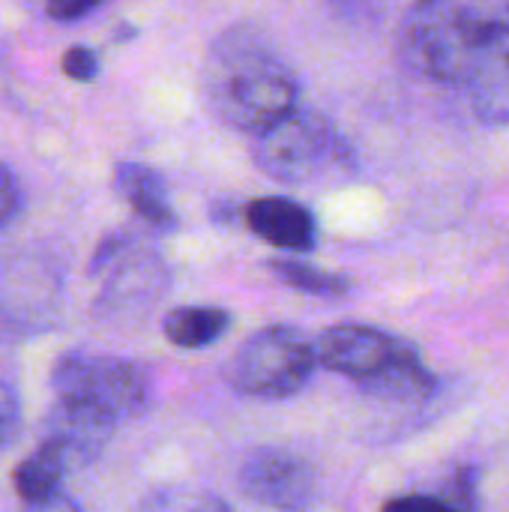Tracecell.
Instances as JSON below:
<instances>
[{
    "mask_svg": "<svg viewBox=\"0 0 509 512\" xmlns=\"http://www.w3.org/2000/svg\"><path fill=\"white\" fill-rule=\"evenodd\" d=\"M381 512H462L453 501L438 495H402L387 501Z\"/></svg>",
    "mask_w": 509,
    "mask_h": 512,
    "instance_id": "16",
    "label": "cell"
},
{
    "mask_svg": "<svg viewBox=\"0 0 509 512\" xmlns=\"http://www.w3.org/2000/svg\"><path fill=\"white\" fill-rule=\"evenodd\" d=\"M21 207V186H18V177L12 174L9 165L0 162V228L18 213Z\"/></svg>",
    "mask_w": 509,
    "mask_h": 512,
    "instance_id": "18",
    "label": "cell"
},
{
    "mask_svg": "<svg viewBox=\"0 0 509 512\" xmlns=\"http://www.w3.org/2000/svg\"><path fill=\"white\" fill-rule=\"evenodd\" d=\"M312 342L294 327H264L231 357L228 378L234 390L252 399H288L315 375Z\"/></svg>",
    "mask_w": 509,
    "mask_h": 512,
    "instance_id": "5",
    "label": "cell"
},
{
    "mask_svg": "<svg viewBox=\"0 0 509 512\" xmlns=\"http://www.w3.org/2000/svg\"><path fill=\"white\" fill-rule=\"evenodd\" d=\"M315 363L351 378L357 387H366L378 375H384L390 366L420 354L417 345H411L402 336H393L387 330L369 327V324H336L327 327L315 342Z\"/></svg>",
    "mask_w": 509,
    "mask_h": 512,
    "instance_id": "6",
    "label": "cell"
},
{
    "mask_svg": "<svg viewBox=\"0 0 509 512\" xmlns=\"http://www.w3.org/2000/svg\"><path fill=\"white\" fill-rule=\"evenodd\" d=\"M237 486L249 501L261 507L297 512L315 495V471L306 459L288 450L261 447L243 459Z\"/></svg>",
    "mask_w": 509,
    "mask_h": 512,
    "instance_id": "7",
    "label": "cell"
},
{
    "mask_svg": "<svg viewBox=\"0 0 509 512\" xmlns=\"http://www.w3.org/2000/svg\"><path fill=\"white\" fill-rule=\"evenodd\" d=\"M18 423H21V417H18V399H15V393L6 384H0V450H6L15 441Z\"/></svg>",
    "mask_w": 509,
    "mask_h": 512,
    "instance_id": "17",
    "label": "cell"
},
{
    "mask_svg": "<svg viewBox=\"0 0 509 512\" xmlns=\"http://www.w3.org/2000/svg\"><path fill=\"white\" fill-rule=\"evenodd\" d=\"M363 393L384 399V402H396V405H420L429 402L438 390V378L432 375V369L423 363L420 354L390 366L384 375H378L375 381H369L366 387H360Z\"/></svg>",
    "mask_w": 509,
    "mask_h": 512,
    "instance_id": "11",
    "label": "cell"
},
{
    "mask_svg": "<svg viewBox=\"0 0 509 512\" xmlns=\"http://www.w3.org/2000/svg\"><path fill=\"white\" fill-rule=\"evenodd\" d=\"M114 189L135 210V216H141L150 228L171 231L177 225V216H174V207L168 198V186L150 165L120 162L114 168Z\"/></svg>",
    "mask_w": 509,
    "mask_h": 512,
    "instance_id": "10",
    "label": "cell"
},
{
    "mask_svg": "<svg viewBox=\"0 0 509 512\" xmlns=\"http://www.w3.org/2000/svg\"><path fill=\"white\" fill-rule=\"evenodd\" d=\"M96 6L99 3H93V0H63V3H48V18H54V21H63V24H69V21H78V18H84V15H90V12H96Z\"/></svg>",
    "mask_w": 509,
    "mask_h": 512,
    "instance_id": "19",
    "label": "cell"
},
{
    "mask_svg": "<svg viewBox=\"0 0 509 512\" xmlns=\"http://www.w3.org/2000/svg\"><path fill=\"white\" fill-rule=\"evenodd\" d=\"M243 219L255 237L285 252H312L318 243V222L312 210L285 195H267L249 201Z\"/></svg>",
    "mask_w": 509,
    "mask_h": 512,
    "instance_id": "8",
    "label": "cell"
},
{
    "mask_svg": "<svg viewBox=\"0 0 509 512\" xmlns=\"http://www.w3.org/2000/svg\"><path fill=\"white\" fill-rule=\"evenodd\" d=\"M135 512H231V507L198 486H162L144 495Z\"/></svg>",
    "mask_w": 509,
    "mask_h": 512,
    "instance_id": "14",
    "label": "cell"
},
{
    "mask_svg": "<svg viewBox=\"0 0 509 512\" xmlns=\"http://www.w3.org/2000/svg\"><path fill=\"white\" fill-rule=\"evenodd\" d=\"M231 327V315L216 306H180L165 315V339L183 351L219 342Z\"/></svg>",
    "mask_w": 509,
    "mask_h": 512,
    "instance_id": "12",
    "label": "cell"
},
{
    "mask_svg": "<svg viewBox=\"0 0 509 512\" xmlns=\"http://www.w3.org/2000/svg\"><path fill=\"white\" fill-rule=\"evenodd\" d=\"M252 162L282 186L339 183L357 171L354 150L342 132L324 114L309 108H297L255 135Z\"/></svg>",
    "mask_w": 509,
    "mask_h": 512,
    "instance_id": "3",
    "label": "cell"
},
{
    "mask_svg": "<svg viewBox=\"0 0 509 512\" xmlns=\"http://www.w3.org/2000/svg\"><path fill=\"white\" fill-rule=\"evenodd\" d=\"M57 408L117 426L138 417L150 402V375L138 363L114 354L72 351L51 372Z\"/></svg>",
    "mask_w": 509,
    "mask_h": 512,
    "instance_id": "4",
    "label": "cell"
},
{
    "mask_svg": "<svg viewBox=\"0 0 509 512\" xmlns=\"http://www.w3.org/2000/svg\"><path fill=\"white\" fill-rule=\"evenodd\" d=\"M81 468L75 462V456L54 438H42V444L24 459L18 462V468L12 471V486H15V495L27 504V507H36V504H45L51 498L60 495V483L69 471Z\"/></svg>",
    "mask_w": 509,
    "mask_h": 512,
    "instance_id": "9",
    "label": "cell"
},
{
    "mask_svg": "<svg viewBox=\"0 0 509 512\" xmlns=\"http://www.w3.org/2000/svg\"><path fill=\"white\" fill-rule=\"evenodd\" d=\"M201 90L222 123L252 138L300 108L294 69L258 27L243 21L213 39Z\"/></svg>",
    "mask_w": 509,
    "mask_h": 512,
    "instance_id": "2",
    "label": "cell"
},
{
    "mask_svg": "<svg viewBox=\"0 0 509 512\" xmlns=\"http://www.w3.org/2000/svg\"><path fill=\"white\" fill-rule=\"evenodd\" d=\"M60 69L72 81H93L99 75V54L87 45H72L60 57Z\"/></svg>",
    "mask_w": 509,
    "mask_h": 512,
    "instance_id": "15",
    "label": "cell"
},
{
    "mask_svg": "<svg viewBox=\"0 0 509 512\" xmlns=\"http://www.w3.org/2000/svg\"><path fill=\"white\" fill-rule=\"evenodd\" d=\"M27 512H81L69 498H63V495H57V498H51V501H45V504H36V507H27Z\"/></svg>",
    "mask_w": 509,
    "mask_h": 512,
    "instance_id": "20",
    "label": "cell"
},
{
    "mask_svg": "<svg viewBox=\"0 0 509 512\" xmlns=\"http://www.w3.org/2000/svg\"><path fill=\"white\" fill-rule=\"evenodd\" d=\"M417 78L456 87L489 126H509V0L417 3L396 36Z\"/></svg>",
    "mask_w": 509,
    "mask_h": 512,
    "instance_id": "1",
    "label": "cell"
},
{
    "mask_svg": "<svg viewBox=\"0 0 509 512\" xmlns=\"http://www.w3.org/2000/svg\"><path fill=\"white\" fill-rule=\"evenodd\" d=\"M267 267L273 270V276L279 282H285L294 291L312 294V297H345L351 291V282L339 273L321 270L309 261H297V258H273L267 261Z\"/></svg>",
    "mask_w": 509,
    "mask_h": 512,
    "instance_id": "13",
    "label": "cell"
}]
</instances>
